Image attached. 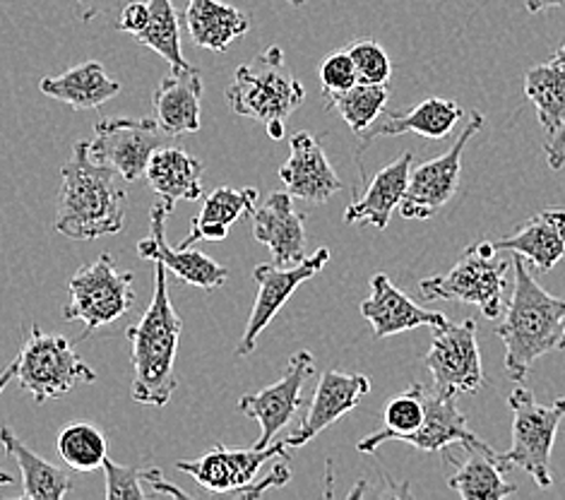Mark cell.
I'll return each instance as SVG.
<instances>
[{"instance_id": "cell-5", "label": "cell", "mask_w": 565, "mask_h": 500, "mask_svg": "<svg viewBox=\"0 0 565 500\" xmlns=\"http://www.w3.org/2000/svg\"><path fill=\"white\" fill-rule=\"evenodd\" d=\"M306 99V89L291 75L285 63V51L270 46L258 56L238 65L234 83L226 89V102L236 116H246L267 126L273 120H285L299 109Z\"/></svg>"}, {"instance_id": "cell-34", "label": "cell", "mask_w": 565, "mask_h": 500, "mask_svg": "<svg viewBox=\"0 0 565 500\" xmlns=\"http://www.w3.org/2000/svg\"><path fill=\"white\" fill-rule=\"evenodd\" d=\"M147 6H150V20H147L145 30L136 34V42L159 53L171 65V71H183L188 63L181 51L177 8H173L171 0H147Z\"/></svg>"}, {"instance_id": "cell-10", "label": "cell", "mask_w": 565, "mask_h": 500, "mask_svg": "<svg viewBox=\"0 0 565 500\" xmlns=\"http://www.w3.org/2000/svg\"><path fill=\"white\" fill-rule=\"evenodd\" d=\"M173 140L177 138L161 130L154 118H104L94 124L89 155L132 183L145 179L152 155Z\"/></svg>"}, {"instance_id": "cell-29", "label": "cell", "mask_w": 565, "mask_h": 500, "mask_svg": "<svg viewBox=\"0 0 565 500\" xmlns=\"http://www.w3.org/2000/svg\"><path fill=\"white\" fill-rule=\"evenodd\" d=\"M258 188H217L212 191L200 210L198 217L191 222V234H188L181 246L193 248L198 241H224L228 236V228L244 214H253L258 208Z\"/></svg>"}, {"instance_id": "cell-41", "label": "cell", "mask_w": 565, "mask_h": 500, "mask_svg": "<svg viewBox=\"0 0 565 500\" xmlns=\"http://www.w3.org/2000/svg\"><path fill=\"white\" fill-rule=\"evenodd\" d=\"M126 3H130V0H75L79 22L97 20V18L106 15V12L120 10Z\"/></svg>"}, {"instance_id": "cell-8", "label": "cell", "mask_w": 565, "mask_h": 500, "mask_svg": "<svg viewBox=\"0 0 565 500\" xmlns=\"http://www.w3.org/2000/svg\"><path fill=\"white\" fill-rule=\"evenodd\" d=\"M132 273H120L109 253L79 267L68 284V304L63 308L65 320H79L85 337L109 322L124 318L136 306Z\"/></svg>"}, {"instance_id": "cell-25", "label": "cell", "mask_w": 565, "mask_h": 500, "mask_svg": "<svg viewBox=\"0 0 565 500\" xmlns=\"http://www.w3.org/2000/svg\"><path fill=\"white\" fill-rule=\"evenodd\" d=\"M145 181L173 210L179 200L203 198V161L188 155L183 147L167 145L152 155Z\"/></svg>"}, {"instance_id": "cell-47", "label": "cell", "mask_w": 565, "mask_h": 500, "mask_svg": "<svg viewBox=\"0 0 565 500\" xmlns=\"http://www.w3.org/2000/svg\"><path fill=\"white\" fill-rule=\"evenodd\" d=\"M554 61H561V63H565V42L558 46V51L554 53Z\"/></svg>"}, {"instance_id": "cell-24", "label": "cell", "mask_w": 565, "mask_h": 500, "mask_svg": "<svg viewBox=\"0 0 565 500\" xmlns=\"http://www.w3.org/2000/svg\"><path fill=\"white\" fill-rule=\"evenodd\" d=\"M465 462H455V475L448 477V486L462 500H501L518 493V486L505 479V462L489 443L462 445Z\"/></svg>"}, {"instance_id": "cell-28", "label": "cell", "mask_w": 565, "mask_h": 500, "mask_svg": "<svg viewBox=\"0 0 565 500\" xmlns=\"http://www.w3.org/2000/svg\"><path fill=\"white\" fill-rule=\"evenodd\" d=\"M183 20L195 46L217 53L226 51L250 26V18L244 10L226 6L222 0H188Z\"/></svg>"}, {"instance_id": "cell-42", "label": "cell", "mask_w": 565, "mask_h": 500, "mask_svg": "<svg viewBox=\"0 0 565 500\" xmlns=\"http://www.w3.org/2000/svg\"><path fill=\"white\" fill-rule=\"evenodd\" d=\"M544 152H546V159H548V167L558 171L565 167V128L556 135V138H551L546 145H544Z\"/></svg>"}, {"instance_id": "cell-33", "label": "cell", "mask_w": 565, "mask_h": 500, "mask_svg": "<svg viewBox=\"0 0 565 500\" xmlns=\"http://www.w3.org/2000/svg\"><path fill=\"white\" fill-rule=\"evenodd\" d=\"M106 477V498L109 500H145L152 496H177L188 498L185 491L177 489L161 475V469H140V467H124L116 465L114 459L106 457L104 462Z\"/></svg>"}, {"instance_id": "cell-17", "label": "cell", "mask_w": 565, "mask_h": 500, "mask_svg": "<svg viewBox=\"0 0 565 500\" xmlns=\"http://www.w3.org/2000/svg\"><path fill=\"white\" fill-rule=\"evenodd\" d=\"M289 159L279 169V181L285 183L287 193L294 200L320 205V202H328L342 191L344 183L340 181L338 171L332 169L316 135L306 130L296 132L289 142Z\"/></svg>"}, {"instance_id": "cell-21", "label": "cell", "mask_w": 565, "mask_h": 500, "mask_svg": "<svg viewBox=\"0 0 565 500\" xmlns=\"http://www.w3.org/2000/svg\"><path fill=\"white\" fill-rule=\"evenodd\" d=\"M462 116L465 114L457 102L446 97H428L407 111L381 114V118L359 138L363 145H369L379 138H397V135L416 132L428 140H446Z\"/></svg>"}, {"instance_id": "cell-6", "label": "cell", "mask_w": 565, "mask_h": 500, "mask_svg": "<svg viewBox=\"0 0 565 500\" xmlns=\"http://www.w3.org/2000/svg\"><path fill=\"white\" fill-rule=\"evenodd\" d=\"M508 407L513 412V445L508 453H501L505 467H518L530 475L540 489L554 483L551 477V450H554L558 426L565 418V397L551 404H540L532 390L518 383L510 392Z\"/></svg>"}, {"instance_id": "cell-4", "label": "cell", "mask_w": 565, "mask_h": 500, "mask_svg": "<svg viewBox=\"0 0 565 500\" xmlns=\"http://www.w3.org/2000/svg\"><path fill=\"white\" fill-rule=\"evenodd\" d=\"M510 269L513 258H498L491 241H479L462 253V258L448 273L422 279L419 294L424 301L477 306L489 320H495L505 308Z\"/></svg>"}, {"instance_id": "cell-46", "label": "cell", "mask_w": 565, "mask_h": 500, "mask_svg": "<svg viewBox=\"0 0 565 500\" xmlns=\"http://www.w3.org/2000/svg\"><path fill=\"white\" fill-rule=\"evenodd\" d=\"M12 483H15V479L6 475V471H0V486H12Z\"/></svg>"}, {"instance_id": "cell-19", "label": "cell", "mask_w": 565, "mask_h": 500, "mask_svg": "<svg viewBox=\"0 0 565 500\" xmlns=\"http://www.w3.org/2000/svg\"><path fill=\"white\" fill-rule=\"evenodd\" d=\"M253 236L270 248V258L279 267L299 265L306 258L303 214L296 212L287 191L270 193L260 208L253 210Z\"/></svg>"}, {"instance_id": "cell-9", "label": "cell", "mask_w": 565, "mask_h": 500, "mask_svg": "<svg viewBox=\"0 0 565 500\" xmlns=\"http://www.w3.org/2000/svg\"><path fill=\"white\" fill-rule=\"evenodd\" d=\"M424 366L434 377L436 395L457 397L467 395V392L472 395L487 385L477 342V320H446L443 326L434 328V340H430L424 357Z\"/></svg>"}, {"instance_id": "cell-11", "label": "cell", "mask_w": 565, "mask_h": 500, "mask_svg": "<svg viewBox=\"0 0 565 500\" xmlns=\"http://www.w3.org/2000/svg\"><path fill=\"white\" fill-rule=\"evenodd\" d=\"M487 124L481 111L469 114L462 132L457 135L450 150L436 159H428L424 164L412 169L409 185L405 200L399 205V214L405 220H430L448 205L452 195L460 188L462 179V155L475 135Z\"/></svg>"}, {"instance_id": "cell-7", "label": "cell", "mask_w": 565, "mask_h": 500, "mask_svg": "<svg viewBox=\"0 0 565 500\" xmlns=\"http://www.w3.org/2000/svg\"><path fill=\"white\" fill-rule=\"evenodd\" d=\"M15 366L18 385L30 392L39 407L49 400L68 395L77 385L97 381V373L63 334H49L39 326H32Z\"/></svg>"}, {"instance_id": "cell-16", "label": "cell", "mask_w": 565, "mask_h": 500, "mask_svg": "<svg viewBox=\"0 0 565 500\" xmlns=\"http://www.w3.org/2000/svg\"><path fill=\"white\" fill-rule=\"evenodd\" d=\"M371 392V377L363 373H342V371H326L320 375L316 395L311 400L303 422L299 428L285 438L287 448H303L322 430L330 428L338 418L347 412L359 407V402Z\"/></svg>"}, {"instance_id": "cell-37", "label": "cell", "mask_w": 565, "mask_h": 500, "mask_svg": "<svg viewBox=\"0 0 565 500\" xmlns=\"http://www.w3.org/2000/svg\"><path fill=\"white\" fill-rule=\"evenodd\" d=\"M349 56L354 61L359 83L366 85H387L393 77V61L387 51L375 42V39H356L354 44L347 46Z\"/></svg>"}, {"instance_id": "cell-1", "label": "cell", "mask_w": 565, "mask_h": 500, "mask_svg": "<svg viewBox=\"0 0 565 500\" xmlns=\"http://www.w3.org/2000/svg\"><path fill=\"white\" fill-rule=\"evenodd\" d=\"M515 284L495 334L505 347V373L524 383L534 361L565 349V299L548 294L530 273V263L513 253Z\"/></svg>"}, {"instance_id": "cell-30", "label": "cell", "mask_w": 565, "mask_h": 500, "mask_svg": "<svg viewBox=\"0 0 565 500\" xmlns=\"http://www.w3.org/2000/svg\"><path fill=\"white\" fill-rule=\"evenodd\" d=\"M0 443H3V450L8 455L18 459L24 500H63L73 491V477L68 471L32 453L6 424L0 426Z\"/></svg>"}, {"instance_id": "cell-13", "label": "cell", "mask_w": 565, "mask_h": 500, "mask_svg": "<svg viewBox=\"0 0 565 500\" xmlns=\"http://www.w3.org/2000/svg\"><path fill=\"white\" fill-rule=\"evenodd\" d=\"M313 373L316 359L311 351H296L287 363L285 375L277 383L255 392V395H244L238 400V412L260 424V438L253 448H267V445H273L279 430L291 424V418L303 404V385Z\"/></svg>"}, {"instance_id": "cell-14", "label": "cell", "mask_w": 565, "mask_h": 500, "mask_svg": "<svg viewBox=\"0 0 565 500\" xmlns=\"http://www.w3.org/2000/svg\"><path fill=\"white\" fill-rule=\"evenodd\" d=\"M287 443L279 440L267 448L232 450L217 443L214 448L198 459H179L177 469L193 477L210 493H236L246 489L258 477V471L273 459H289Z\"/></svg>"}, {"instance_id": "cell-43", "label": "cell", "mask_w": 565, "mask_h": 500, "mask_svg": "<svg viewBox=\"0 0 565 500\" xmlns=\"http://www.w3.org/2000/svg\"><path fill=\"white\" fill-rule=\"evenodd\" d=\"M565 0H524V8H527V12H532V15H540V12L544 10H551V8H563Z\"/></svg>"}, {"instance_id": "cell-3", "label": "cell", "mask_w": 565, "mask_h": 500, "mask_svg": "<svg viewBox=\"0 0 565 500\" xmlns=\"http://www.w3.org/2000/svg\"><path fill=\"white\" fill-rule=\"evenodd\" d=\"M183 322L171 306L167 267L154 263V294L138 326L128 328L132 387L130 395L140 404L167 407L179 377L173 373L179 354Z\"/></svg>"}, {"instance_id": "cell-45", "label": "cell", "mask_w": 565, "mask_h": 500, "mask_svg": "<svg viewBox=\"0 0 565 500\" xmlns=\"http://www.w3.org/2000/svg\"><path fill=\"white\" fill-rule=\"evenodd\" d=\"M15 371H18V366H15V361H12L10 366L3 373H0V395H3V390L10 385L12 377H15Z\"/></svg>"}, {"instance_id": "cell-35", "label": "cell", "mask_w": 565, "mask_h": 500, "mask_svg": "<svg viewBox=\"0 0 565 500\" xmlns=\"http://www.w3.org/2000/svg\"><path fill=\"white\" fill-rule=\"evenodd\" d=\"M326 99H328V109L338 111L354 135H363L385 111L390 89L387 85L356 83L347 92L330 94Z\"/></svg>"}, {"instance_id": "cell-12", "label": "cell", "mask_w": 565, "mask_h": 500, "mask_svg": "<svg viewBox=\"0 0 565 500\" xmlns=\"http://www.w3.org/2000/svg\"><path fill=\"white\" fill-rule=\"evenodd\" d=\"M328 263H330V251L318 248L313 255H306L299 265L279 267L275 263H265L253 269V277L258 281V296H255L246 332L236 347L238 359L253 354L258 337L275 320L279 310L285 308V304L291 299L294 291L299 289L303 281L322 273V267Z\"/></svg>"}, {"instance_id": "cell-27", "label": "cell", "mask_w": 565, "mask_h": 500, "mask_svg": "<svg viewBox=\"0 0 565 500\" xmlns=\"http://www.w3.org/2000/svg\"><path fill=\"white\" fill-rule=\"evenodd\" d=\"M397 443H407L422 453H443L450 445H475L481 438L467 424V416L457 409L455 397L428 395L426 397V416L424 424L402 436Z\"/></svg>"}, {"instance_id": "cell-22", "label": "cell", "mask_w": 565, "mask_h": 500, "mask_svg": "<svg viewBox=\"0 0 565 500\" xmlns=\"http://www.w3.org/2000/svg\"><path fill=\"white\" fill-rule=\"evenodd\" d=\"M412 173V152L399 155L395 161H390L379 173L373 175L366 193L344 210L347 224L359 226H373L379 232H385L393 212L399 210L402 200H405L407 185Z\"/></svg>"}, {"instance_id": "cell-15", "label": "cell", "mask_w": 565, "mask_h": 500, "mask_svg": "<svg viewBox=\"0 0 565 500\" xmlns=\"http://www.w3.org/2000/svg\"><path fill=\"white\" fill-rule=\"evenodd\" d=\"M171 212L173 210L164 200L150 210V236L138 243V255L142 260L161 263L167 267V273H171L183 284H191V287L205 291L220 289L228 279V269L224 265L207 258L205 253L195 248H171L167 243V220Z\"/></svg>"}, {"instance_id": "cell-48", "label": "cell", "mask_w": 565, "mask_h": 500, "mask_svg": "<svg viewBox=\"0 0 565 500\" xmlns=\"http://www.w3.org/2000/svg\"><path fill=\"white\" fill-rule=\"evenodd\" d=\"M285 3H289V6H296V8H299V6H303V0H285Z\"/></svg>"}, {"instance_id": "cell-31", "label": "cell", "mask_w": 565, "mask_h": 500, "mask_svg": "<svg viewBox=\"0 0 565 500\" xmlns=\"http://www.w3.org/2000/svg\"><path fill=\"white\" fill-rule=\"evenodd\" d=\"M524 97L536 106V116L551 138L565 128V63L551 58L524 73Z\"/></svg>"}, {"instance_id": "cell-2", "label": "cell", "mask_w": 565, "mask_h": 500, "mask_svg": "<svg viewBox=\"0 0 565 500\" xmlns=\"http://www.w3.org/2000/svg\"><path fill=\"white\" fill-rule=\"evenodd\" d=\"M116 171L94 161L89 142L79 140L73 157L61 169L56 232L73 241H94L124 232L126 191L116 183Z\"/></svg>"}, {"instance_id": "cell-39", "label": "cell", "mask_w": 565, "mask_h": 500, "mask_svg": "<svg viewBox=\"0 0 565 500\" xmlns=\"http://www.w3.org/2000/svg\"><path fill=\"white\" fill-rule=\"evenodd\" d=\"M289 459H279V462L273 467L270 475H267L263 481H253L246 489L236 491L234 496L238 498H260L265 491L270 489H279V486H287L291 479V469H289Z\"/></svg>"}, {"instance_id": "cell-38", "label": "cell", "mask_w": 565, "mask_h": 500, "mask_svg": "<svg viewBox=\"0 0 565 500\" xmlns=\"http://www.w3.org/2000/svg\"><path fill=\"white\" fill-rule=\"evenodd\" d=\"M359 83L356 77V67L349 51H332L326 56V61L320 63V85L322 94L330 97V94H340L347 92L349 87H354Z\"/></svg>"}, {"instance_id": "cell-40", "label": "cell", "mask_w": 565, "mask_h": 500, "mask_svg": "<svg viewBox=\"0 0 565 500\" xmlns=\"http://www.w3.org/2000/svg\"><path fill=\"white\" fill-rule=\"evenodd\" d=\"M147 20H150V6L142 3V0H130V3H126L124 8H120L118 30L136 36L138 32L145 30Z\"/></svg>"}, {"instance_id": "cell-32", "label": "cell", "mask_w": 565, "mask_h": 500, "mask_svg": "<svg viewBox=\"0 0 565 500\" xmlns=\"http://www.w3.org/2000/svg\"><path fill=\"white\" fill-rule=\"evenodd\" d=\"M426 397L428 392L424 390L422 383H412L405 392L395 395L385 404L383 428L359 440L356 450L363 455H371L379 450L383 443H397L402 436H407L412 430L419 428L426 416Z\"/></svg>"}, {"instance_id": "cell-36", "label": "cell", "mask_w": 565, "mask_h": 500, "mask_svg": "<svg viewBox=\"0 0 565 500\" xmlns=\"http://www.w3.org/2000/svg\"><path fill=\"white\" fill-rule=\"evenodd\" d=\"M56 453L75 471L102 469L109 457V445L97 426L87 422H73L56 438Z\"/></svg>"}, {"instance_id": "cell-26", "label": "cell", "mask_w": 565, "mask_h": 500, "mask_svg": "<svg viewBox=\"0 0 565 500\" xmlns=\"http://www.w3.org/2000/svg\"><path fill=\"white\" fill-rule=\"evenodd\" d=\"M46 97L68 104L75 111L99 109L120 92V85L104 71L99 61H85L61 75H46L39 83Z\"/></svg>"}, {"instance_id": "cell-18", "label": "cell", "mask_w": 565, "mask_h": 500, "mask_svg": "<svg viewBox=\"0 0 565 500\" xmlns=\"http://www.w3.org/2000/svg\"><path fill=\"white\" fill-rule=\"evenodd\" d=\"M361 316L369 320V326L379 340L416 328H438L448 320L438 310H428L412 301L383 273L371 277V296L361 304Z\"/></svg>"}, {"instance_id": "cell-20", "label": "cell", "mask_w": 565, "mask_h": 500, "mask_svg": "<svg viewBox=\"0 0 565 500\" xmlns=\"http://www.w3.org/2000/svg\"><path fill=\"white\" fill-rule=\"evenodd\" d=\"M200 104H203V79L195 67L171 71L152 94V109L159 128L171 138L200 130Z\"/></svg>"}, {"instance_id": "cell-23", "label": "cell", "mask_w": 565, "mask_h": 500, "mask_svg": "<svg viewBox=\"0 0 565 500\" xmlns=\"http://www.w3.org/2000/svg\"><path fill=\"white\" fill-rule=\"evenodd\" d=\"M495 251H510L522 255L530 267L548 273L565 255V210H542L530 217L513 234L498 238Z\"/></svg>"}, {"instance_id": "cell-44", "label": "cell", "mask_w": 565, "mask_h": 500, "mask_svg": "<svg viewBox=\"0 0 565 500\" xmlns=\"http://www.w3.org/2000/svg\"><path fill=\"white\" fill-rule=\"evenodd\" d=\"M265 128H267V135H270L273 140H281V138H285V132H287L285 120H273V124H267Z\"/></svg>"}]
</instances>
